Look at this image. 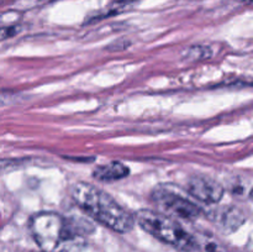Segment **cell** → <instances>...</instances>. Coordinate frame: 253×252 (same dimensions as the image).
I'll use <instances>...</instances> for the list:
<instances>
[{
    "instance_id": "52a82bcc",
    "label": "cell",
    "mask_w": 253,
    "mask_h": 252,
    "mask_svg": "<svg viewBox=\"0 0 253 252\" xmlns=\"http://www.w3.org/2000/svg\"><path fill=\"white\" fill-rule=\"evenodd\" d=\"M130 169L121 162H110L96 167L93 172V177L100 182H115L127 177Z\"/></svg>"
},
{
    "instance_id": "9c48e42d",
    "label": "cell",
    "mask_w": 253,
    "mask_h": 252,
    "mask_svg": "<svg viewBox=\"0 0 253 252\" xmlns=\"http://www.w3.org/2000/svg\"><path fill=\"white\" fill-rule=\"evenodd\" d=\"M19 32V27L17 26H2L0 27V41L1 40L10 39V37L15 36Z\"/></svg>"
},
{
    "instance_id": "277c9868",
    "label": "cell",
    "mask_w": 253,
    "mask_h": 252,
    "mask_svg": "<svg viewBox=\"0 0 253 252\" xmlns=\"http://www.w3.org/2000/svg\"><path fill=\"white\" fill-rule=\"evenodd\" d=\"M151 199L163 214L169 216H177L184 220H197L203 215V210L192 200L165 185L155 188L151 194Z\"/></svg>"
},
{
    "instance_id": "6da1fadb",
    "label": "cell",
    "mask_w": 253,
    "mask_h": 252,
    "mask_svg": "<svg viewBox=\"0 0 253 252\" xmlns=\"http://www.w3.org/2000/svg\"><path fill=\"white\" fill-rule=\"evenodd\" d=\"M69 193L82 211L113 231L125 234L135 226V216L105 190L89 183L77 182Z\"/></svg>"
},
{
    "instance_id": "3957f363",
    "label": "cell",
    "mask_w": 253,
    "mask_h": 252,
    "mask_svg": "<svg viewBox=\"0 0 253 252\" xmlns=\"http://www.w3.org/2000/svg\"><path fill=\"white\" fill-rule=\"evenodd\" d=\"M135 219L146 232L174 249L187 252L197 249L195 236L185 231L169 215L151 209H141L136 212Z\"/></svg>"
},
{
    "instance_id": "7c38bea8",
    "label": "cell",
    "mask_w": 253,
    "mask_h": 252,
    "mask_svg": "<svg viewBox=\"0 0 253 252\" xmlns=\"http://www.w3.org/2000/svg\"><path fill=\"white\" fill-rule=\"evenodd\" d=\"M250 197H251V199H252V202H253V189L251 190V194H250Z\"/></svg>"
},
{
    "instance_id": "8992f818",
    "label": "cell",
    "mask_w": 253,
    "mask_h": 252,
    "mask_svg": "<svg viewBox=\"0 0 253 252\" xmlns=\"http://www.w3.org/2000/svg\"><path fill=\"white\" fill-rule=\"evenodd\" d=\"M209 217L225 234H231V232L236 231L246 220V216L242 212V210H240L236 207H231V205L212 210L209 214Z\"/></svg>"
},
{
    "instance_id": "7a4b0ae2",
    "label": "cell",
    "mask_w": 253,
    "mask_h": 252,
    "mask_svg": "<svg viewBox=\"0 0 253 252\" xmlns=\"http://www.w3.org/2000/svg\"><path fill=\"white\" fill-rule=\"evenodd\" d=\"M32 237L43 252H72L82 245V227L53 211H41L30 219Z\"/></svg>"
},
{
    "instance_id": "ba28073f",
    "label": "cell",
    "mask_w": 253,
    "mask_h": 252,
    "mask_svg": "<svg viewBox=\"0 0 253 252\" xmlns=\"http://www.w3.org/2000/svg\"><path fill=\"white\" fill-rule=\"evenodd\" d=\"M195 240H197V249H200L203 252H221L219 242L212 237L203 235L200 237H195Z\"/></svg>"
},
{
    "instance_id": "4fadbf2b",
    "label": "cell",
    "mask_w": 253,
    "mask_h": 252,
    "mask_svg": "<svg viewBox=\"0 0 253 252\" xmlns=\"http://www.w3.org/2000/svg\"><path fill=\"white\" fill-rule=\"evenodd\" d=\"M0 1H1V0H0Z\"/></svg>"
},
{
    "instance_id": "5b68a950",
    "label": "cell",
    "mask_w": 253,
    "mask_h": 252,
    "mask_svg": "<svg viewBox=\"0 0 253 252\" xmlns=\"http://www.w3.org/2000/svg\"><path fill=\"white\" fill-rule=\"evenodd\" d=\"M187 192L205 204H217L224 197V188L208 175H193L187 183Z\"/></svg>"
},
{
    "instance_id": "30bf717a",
    "label": "cell",
    "mask_w": 253,
    "mask_h": 252,
    "mask_svg": "<svg viewBox=\"0 0 253 252\" xmlns=\"http://www.w3.org/2000/svg\"><path fill=\"white\" fill-rule=\"evenodd\" d=\"M15 98H16V95H15L14 91L0 89V106H4L6 105V104H10Z\"/></svg>"
},
{
    "instance_id": "8fae6325",
    "label": "cell",
    "mask_w": 253,
    "mask_h": 252,
    "mask_svg": "<svg viewBox=\"0 0 253 252\" xmlns=\"http://www.w3.org/2000/svg\"><path fill=\"white\" fill-rule=\"evenodd\" d=\"M239 1H241V2H252L253 0H239Z\"/></svg>"
}]
</instances>
